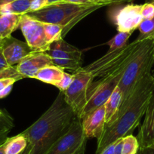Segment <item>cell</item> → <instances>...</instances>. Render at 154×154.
<instances>
[{"label": "cell", "mask_w": 154, "mask_h": 154, "mask_svg": "<svg viewBox=\"0 0 154 154\" xmlns=\"http://www.w3.org/2000/svg\"><path fill=\"white\" fill-rule=\"evenodd\" d=\"M153 94L154 75L150 72L137 82L128 100L119 107L115 119L105 125L103 134L97 140L95 154H100L108 145L132 134L144 116Z\"/></svg>", "instance_id": "cell-1"}, {"label": "cell", "mask_w": 154, "mask_h": 154, "mask_svg": "<svg viewBox=\"0 0 154 154\" xmlns=\"http://www.w3.org/2000/svg\"><path fill=\"white\" fill-rule=\"evenodd\" d=\"M77 117L59 91L50 107L34 123L22 131L30 146L29 154H46L51 146L67 132Z\"/></svg>", "instance_id": "cell-2"}, {"label": "cell", "mask_w": 154, "mask_h": 154, "mask_svg": "<svg viewBox=\"0 0 154 154\" xmlns=\"http://www.w3.org/2000/svg\"><path fill=\"white\" fill-rule=\"evenodd\" d=\"M103 7L100 5H75L71 3H57L48 5L42 9L27 13V15L43 23H54L63 27L62 37L81 20Z\"/></svg>", "instance_id": "cell-3"}, {"label": "cell", "mask_w": 154, "mask_h": 154, "mask_svg": "<svg viewBox=\"0 0 154 154\" xmlns=\"http://www.w3.org/2000/svg\"><path fill=\"white\" fill-rule=\"evenodd\" d=\"M153 64V39L141 41L131 60L125 67L118 85L122 92V103L121 105L128 100L137 82L146 74L151 72Z\"/></svg>", "instance_id": "cell-4"}, {"label": "cell", "mask_w": 154, "mask_h": 154, "mask_svg": "<svg viewBox=\"0 0 154 154\" xmlns=\"http://www.w3.org/2000/svg\"><path fill=\"white\" fill-rule=\"evenodd\" d=\"M140 42L141 41L135 39L132 42L127 44L119 49L112 51L109 50L101 57L82 68L85 71L90 72L93 78H102L128 63L134 55Z\"/></svg>", "instance_id": "cell-5"}, {"label": "cell", "mask_w": 154, "mask_h": 154, "mask_svg": "<svg viewBox=\"0 0 154 154\" xmlns=\"http://www.w3.org/2000/svg\"><path fill=\"white\" fill-rule=\"evenodd\" d=\"M128 63L100 78L94 85H92V88H89L87 102L79 117L81 119L94 109L105 104L114 90L119 85V81Z\"/></svg>", "instance_id": "cell-6"}, {"label": "cell", "mask_w": 154, "mask_h": 154, "mask_svg": "<svg viewBox=\"0 0 154 154\" xmlns=\"http://www.w3.org/2000/svg\"><path fill=\"white\" fill-rule=\"evenodd\" d=\"M82 67L74 72L72 83L63 91L66 103L72 107L79 118L87 102L88 91L94 79L91 74Z\"/></svg>", "instance_id": "cell-7"}, {"label": "cell", "mask_w": 154, "mask_h": 154, "mask_svg": "<svg viewBox=\"0 0 154 154\" xmlns=\"http://www.w3.org/2000/svg\"><path fill=\"white\" fill-rule=\"evenodd\" d=\"M87 140L82 129V119L77 116L67 132L51 146L46 154H73Z\"/></svg>", "instance_id": "cell-8"}, {"label": "cell", "mask_w": 154, "mask_h": 154, "mask_svg": "<svg viewBox=\"0 0 154 154\" xmlns=\"http://www.w3.org/2000/svg\"><path fill=\"white\" fill-rule=\"evenodd\" d=\"M141 5L129 4L112 8L109 11V17L116 26L118 32L132 33L138 28L143 20L140 13Z\"/></svg>", "instance_id": "cell-9"}, {"label": "cell", "mask_w": 154, "mask_h": 154, "mask_svg": "<svg viewBox=\"0 0 154 154\" xmlns=\"http://www.w3.org/2000/svg\"><path fill=\"white\" fill-rule=\"evenodd\" d=\"M19 28L21 30L26 42L34 51L45 52L49 48L44 32L43 22L33 19L27 14H23Z\"/></svg>", "instance_id": "cell-10"}, {"label": "cell", "mask_w": 154, "mask_h": 154, "mask_svg": "<svg viewBox=\"0 0 154 154\" xmlns=\"http://www.w3.org/2000/svg\"><path fill=\"white\" fill-rule=\"evenodd\" d=\"M2 50L9 66L17 65L23 59L34 51L26 42L17 39L12 35L4 38Z\"/></svg>", "instance_id": "cell-11"}, {"label": "cell", "mask_w": 154, "mask_h": 154, "mask_svg": "<svg viewBox=\"0 0 154 154\" xmlns=\"http://www.w3.org/2000/svg\"><path fill=\"white\" fill-rule=\"evenodd\" d=\"M52 65L51 58L46 53L33 51L15 66L19 73L24 78H34L41 69Z\"/></svg>", "instance_id": "cell-12"}, {"label": "cell", "mask_w": 154, "mask_h": 154, "mask_svg": "<svg viewBox=\"0 0 154 154\" xmlns=\"http://www.w3.org/2000/svg\"><path fill=\"white\" fill-rule=\"evenodd\" d=\"M106 125L105 106L94 109L82 119V126L84 134L87 139L100 137Z\"/></svg>", "instance_id": "cell-13"}, {"label": "cell", "mask_w": 154, "mask_h": 154, "mask_svg": "<svg viewBox=\"0 0 154 154\" xmlns=\"http://www.w3.org/2000/svg\"><path fill=\"white\" fill-rule=\"evenodd\" d=\"M137 138L140 148L154 144V94L145 112Z\"/></svg>", "instance_id": "cell-14"}, {"label": "cell", "mask_w": 154, "mask_h": 154, "mask_svg": "<svg viewBox=\"0 0 154 154\" xmlns=\"http://www.w3.org/2000/svg\"><path fill=\"white\" fill-rule=\"evenodd\" d=\"M51 58H68L82 61V51L70 45L63 38L52 42L45 51Z\"/></svg>", "instance_id": "cell-15"}, {"label": "cell", "mask_w": 154, "mask_h": 154, "mask_svg": "<svg viewBox=\"0 0 154 154\" xmlns=\"http://www.w3.org/2000/svg\"><path fill=\"white\" fill-rule=\"evenodd\" d=\"M122 103V92L119 87L117 86L104 104L106 125L110 123L115 119Z\"/></svg>", "instance_id": "cell-16"}, {"label": "cell", "mask_w": 154, "mask_h": 154, "mask_svg": "<svg viewBox=\"0 0 154 154\" xmlns=\"http://www.w3.org/2000/svg\"><path fill=\"white\" fill-rule=\"evenodd\" d=\"M22 15L15 14H0V35L5 38L20 26Z\"/></svg>", "instance_id": "cell-17"}, {"label": "cell", "mask_w": 154, "mask_h": 154, "mask_svg": "<svg viewBox=\"0 0 154 154\" xmlns=\"http://www.w3.org/2000/svg\"><path fill=\"white\" fill-rule=\"evenodd\" d=\"M63 72V69L52 65L41 69L35 75L34 79L45 83L55 85V84L61 79Z\"/></svg>", "instance_id": "cell-18"}, {"label": "cell", "mask_w": 154, "mask_h": 154, "mask_svg": "<svg viewBox=\"0 0 154 154\" xmlns=\"http://www.w3.org/2000/svg\"><path fill=\"white\" fill-rule=\"evenodd\" d=\"M32 0H14L0 5V14H15L23 15L29 12Z\"/></svg>", "instance_id": "cell-19"}, {"label": "cell", "mask_w": 154, "mask_h": 154, "mask_svg": "<svg viewBox=\"0 0 154 154\" xmlns=\"http://www.w3.org/2000/svg\"><path fill=\"white\" fill-rule=\"evenodd\" d=\"M28 142L22 133L8 137L5 143V154H20L26 148Z\"/></svg>", "instance_id": "cell-20"}, {"label": "cell", "mask_w": 154, "mask_h": 154, "mask_svg": "<svg viewBox=\"0 0 154 154\" xmlns=\"http://www.w3.org/2000/svg\"><path fill=\"white\" fill-rule=\"evenodd\" d=\"M43 27L45 39L49 45H51L52 42L63 38L62 32H63V27L60 25L43 23Z\"/></svg>", "instance_id": "cell-21"}, {"label": "cell", "mask_w": 154, "mask_h": 154, "mask_svg": "<svg viewBox=\"0 0 154 154\" xmlns=\"http://www.w3.org/2000/svg\"><path fill=\"white\" fill-rule=\"evenodd\" d=\"M137 29L140 32L136 38L137 41L154 39V17L152 19L142 20Z\"/></svg>", "instance_id": "cell-22"}, {"label": "cell", "mask_w": 154, "mask_h": 154, "mask_svg": "<svg viewBox=\"0 0 154 154\" xmlns=\"http://www.w3.org/2000/svg\"><path fill=\"white\" fill-rule=\"evenodd\" d=\"M53 65L63 69H71V70L76 72L82 67V61L75 59L68 58H51Z\"/></svg>", "instance_id": "cell-23"}, {"label": "cell", "mask_w": 154, "mask_h": 154, "mask_svg": "<svg viewBox=\"0 0 154 154\" xmlns=\"http://www.w3.org/2000/svg\"><path fill=\"white\" fill-rule=\"evenodd\" d=\"M139 149L138 140L132 134L122 137V154H137Z\"/></svg>", "instance_id": "cell-24"}, {"label": "cell", "mask_w": 154, "mask_h": 154, "mask_svg": "<svg viewBox=\"0 0 154 154\" xmlns=\"http://www.w3.org/2000/svg\"><path fill=\"white\" fill-rule=\"evenodd\" d=\"M132 33L125 32H118V33L112 37L110 40L106 42V45L109 46V50H116L119 49V48H122L127 45L128 38L131 35Z\"/></svg>", "instance_id": "cell-25"}, {"label": "cell", "mask_w": 154, "mask_h": 154, "mask_svg": "<svg viewBox=\"0 0 154 154\" xmlns=\"http://www.w3.org/2000/svg\"><path fill=\"white\" fill-rule=\"evenodd\" d=\"M17 80L14 78H5L0 79V99L7 97L11 93L13 85Z\"/></svg>", "instance_id": "cell-26"}, {"label": "cell", "mask_w": 154, "mask_h": 154, "mask_svg": "<svg viewBox=\"0 0 154 154\" xmlns=\"http://www.w3.org/2000/svg\"><path fill=\"white\" fill-rule=\"evenodd\" d=\"M5 78H14L17 80H21L24 77L18 72L16 69V66H9L3 69H0V79Z\"/></svg>", "instance_id": "cell-27"}, {"label": "cell", "mask_w": 154, "mask_h": 154, "mask_svg": "<svg viewBox=\"0 0 154 154\" xmlns=\"http://www.w3.org/2000/svg\"><path fill=\"white\" fill-rule=\"evenodd\" d=\"M14 127L13 119L6 112H2V116L0 117V133L6 132L11 130Z\"/></svg>", "instance_id": "cell-28"}, {"label": "cell", "mask_w": 154, "mask_h": 154, "mask_svg": "<svg viewBox=\"0 0 154 154\" xmlns=\"http://www.w3.org/2000/svg\"><path fill=\"white\" fill-rule=\"evenodd\" d=\"M72 80H73V74H69L64 72L63 75H62L61 79L55 84L54 86L59 88L60 91H63H63H65L69 88L70 84L72 83Z\"/></svg>", "instance_id": "cell-29"}, {"label": "cell", "mask_w": 154, "mask_h": 154, "mask_svg": "<svg viewBox=\"0 0 154 154\" xmlns=\"http://www.w3.org/2000/svg\"><path fill=\"white\" fill-rule=\"evenodd\" d=\"M141 13L142 17L143 20H148L154 17V5L149 2H145L141 5Z\"/></svg>", "instance_id": "cell-30"}, {"label": "cell", "mask_w": 154, "mask_h": 154, "mask_svg": "<svg viewBox=\"0 0 154 154\" xmlns=\"http://www.w3.org/2000/svg\"><path fill=\"white\" fill-rule=\"evenodd\" d=\"M46 6H48V0H32L29 8V12L38 11Z\"/></svg>", "instance_id": "cell-31"}, {"label": "cell", "mask_w": 154, "mask_h": 154, "mask_svg": "<svg viewBox=\"0 0 154 154\" xmlns=\"http://www.w3.org/2000/svg\"><path fill=\"white\" fill-rule=\"evenodd\" d=\"M91 3L96 4V5H109V4L116 3V2H127V0H90Z\"/></svg>", "instance_id": "cell-32"}, {"label": "cell", "mask_w": 154, "mask_h": 154, "mask_svg": "<svg viewBox=\"0 0 154 154\" xmlns=\"http://www.w3.org/2000/svg\"><path fill=\"white\" fill-rule=\"evenodd\" d=\"M61 2L75 4V5H96V4L91 3L90 0H62Z\"/></svg>", "instance_id": "cell-33"}, {"label": "cell", "mask_w": 154, "mask_h": 154, "mask_svg": "<svg viewBox=\"0 0 154 154\" xmlns=\"http://www.w3.org/2000/svg\"><path fill=\"white\" fill-rule=\"evenodd\" d=\"M115 144L116 142L108 145L100 152V154H115Z\"/></svg>", "instance_id": "cell-34"}, {"label": "cell", "mask_w": 154, "mask_h": 154, "mask_svg": "<svg viewBox=\"0 0 154 154\" xmlns=\"http://www.w3.org/2000/svg\"><path fill=\"white\" fill-rule=\"evenodd\" d=\"M140 154H154V144L139 149Z\"/></svg>", "instance_id": "cell-35"}, {"label": "cell", "mask_w": 154, "mask_h": 154, "mask_svg": "<svg viewBox=\"0 0 154 154\" xmlns=\"http://www.w3.org/2000/svg\"><path fill=\"white\" fill-rule=\"evenodd\" d=\"M8 67H9V66H8L5 57H4L2 48H0V69H3Z\"/></svg>", "instance_id": "cell-36"}, {"label": "cell", "mask_w": 154, "mask_h": 154, "mask_svg": "<svg viewBox=\"0 0 154 154\" xmlns=\"http://www.w3.org/2000/svg\"><path fill=\"white\" fill-rule=\"evenodd\" d=\"M115 154H122V138L116 141Z\"/></svg>", "instance_id": "cell-37"}, {"label": "cell", "mask_w": 154, "mask_h": 154, "mask_svg": "<svg viewBox=\"0 0 154 154\" xmlns=\"http://www.w3.org/2000/svg\"><path fill=\"white\" fill-rule=\"evenodd\" d=\"M9 131H6V132H2L0 133V145H2V143H5L6 141L7 138H8V134Z\"/></svg>", "instance_id": "cell-38"}, {"label": "cell", "mask_w": 154, "mask_h": 154, "mask_svg": "<svg viewBox=\"0 0 154 154\" xmlns=\"http://www.w3.org/2000/svg\"><path fill=\"white\" fill-rule=\"evenodd\" d=\"M86 142L85 141V143H83L82 144V146L79 148V149H77L73 154H85V146H86Z\"/></svg>", "instance_id": "cell-39"}, {"label": "cell", "mask_w": 154, "mask_h": 154, "mask_svg": "<svg viewBox=\"0 0 154 154\" xmlns=\"http://www.w3.org/2000/svg\"><path fill=\"white\" fill-rule=\"evenodd\" d=\"M62 2V0H48V5H54V4L60 3Z\"/></svg>", "instance_id": "cell-40"}, {"label": "cell", "mask_w": 154, "mask_h": 154, "mask_svg": "<svg viewBox=\"0 0 154 154\" xmlns=\"http://www.w3.org/2000/svg\"><path fill=\"white\" fill-rule=\"evenodd\" d=\"M30 149H31L30 146H29V145H27V146H26V149H25L23 152H20V154H29V152H30Z\"/></svg>", "instance_id": "cell-41"}, {"label": "cell", "mask_w": 154, "mask_h": 154, "mask_svg": "<svg viewBox=\"0 0 154 154\" xmlns=\"http://www.w3.org/2000/svg\"><path fill=\"white\" fill-rule=\"evenodd\" d=\"M5 142L0 145V154H5Z\"/></svg>", "instance_id": "cell-42"}, {"label": "cell", "mask_w": 154, "mask_h": 154, "mask_svg": "<svg viewBox=\"0 0 154 154\" xmlns=\"http://www.w3.org/2000/svg\"><path fill=\"white\" fill-rule=\"evenodd\" d=\"M13 1H14V0H0V5L8 3V2H13Z\"/></svg>", "instance_id": "cell-43"}, {"label": "cell", "mask_w": 154, "mask_h": 154, "mask_svg": "<svg viewBox=\"0 0 154 154\" xmlns=\"http://www.w3.org/2000/svg\"><path fill=\"white\" fill-rule=\"evenodd\" d=\"M3 42H4V38H2V35H0V48H2Z\"/></svg>", "instance_id": "cell-44"}, {"label": "cell", "mask_w": 154, "mask_h": 154, "mask_svg": "<svg viewBox=\"0 0 154 154\" xmlns=\"http://www.w3.org/2000/svg\"><path fill=\"white\" fill-rule=\"evenodd\" d=\"M146 2H149V3H152L154 5V0H146Z\"/></svg>", "instance_id": "cell-45"}, {"label": "cell", "mask_w": 154, "mask_h": 154, "mask_svg": "<svg viewBox=\"0 0 154 154\" xmlns=\"http://www.w3.org/2000/svg\"><path fill=\"white\" fill-rule=\"evenodd\" d=\"M2 112L1 110H0V117L2 116Z\"/></svg>", "instance_id": "cell-46"}, {"label": "cell", "mask_w": 154, "mask_h": 154, "mask_svg": "<svg viewBox=\"0 0 154 154\" xmlns=\"http://www.w3.org/2000/svg\"><path fill=\"white\" fill-rule=\"evenodd\" d=\"M130 1H132V0H127V2H130Z\"/></svg>", "instance_id": "cell-47"}, {"label": "cell", "mask_w": 154, "mask_h": 154, "mask_svg": "<svg viewBox=\"0 0 154 154\" xmlns=\"http://www.w3.org/2000/svg\"><path fill=\"white\" fill-rule=\"evenodd\" d=\"M137 154H140V152H139V151H138V152H137Z\"/></svg>", "instance_id": "cell-48"}, {"label": "cell", "mask_w": 154, "mask_h": 154, "mask_svg": "<svg viewBox=\"0 0 154 154\" xmlns=\"http://www.w3.org/2000/svg\"><path fill=\"white\" fill-rule=\"evenodd\" d=\"M153 42H154V39H153Z\"/></svg>", "instance_id": "cell-49"}, {"label": "cell", "mask_w": 154, "mask_h": 154, "mask_svg": "<svg viewBox=\"0 0 154 154\" xmlns=\"http://www.w3.org/2000/svg\"></svg>", "instance_id": "cell-50"}]
</instances>
